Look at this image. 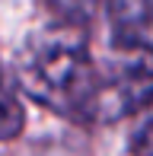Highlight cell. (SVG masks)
I'll list each match as a JSON object with an SVG mask.
<instances>
[{"label":"cell","instance_id":"cell-1","mask_svg":"<svg viewBox=\"0 0 153 156\" xmlns=\"http://www.w3.org/2000/svg\"><path fill=\"white\" fill-rule=\"evenodd\" d=\"M99 54L83 26L54 23L38 29L16 58V83L32 102L54 115L83 124L93 99Z\"/></svg>","mask_w":153,"mask_h":156},{"label":"cell","instance_id":"cell-2","mask_svg":"<svg viewBox=\"0 0 153 156\" xmlns=\"http://www.w3.org/2000/svg\"><path fill=\"white\" fill-rule=\"evenodd\" d=\"M147 105H153V48L144 41H112V48L99 54V73L83 127L115 124Z\"/></svg>","mask_w":153,"mask_h":156},{"label":"cell","instance_id":"cell-3","mask_svg":"<svg viewBox=\"0 0 153 156\" xmlns=\"http://www.w3.org/2000/svg\"><path fill=\"white\" fill-rule=\"evenodd\" d=\"M105 13L118 45L141 41V35L153 26V0H105Z\"/></svg>","mask_w":153,"mask_h":156},{"label":"cell","instance_id":"cell-4","mask_svg":"<svg viewBox=\"0 0 153 156\" xmlns=\"http://www.w3.org/2000/svg\"><path fill=\"white\" fill-rule=\"evenodd\" d=\"M26 124V112L23 102L16 96V86L10 83L3 70V61H0V140H13Z\"/></svg>","mask_w":153,"mask_h":156},{"label":"cell","instance_id":"cell-5","mask_svg":"<svg viewBox=\"0 0 153 156\" xmlns=\"http://www.w3.org/2000/svg\"><path fill=\"white\" fill-rule=\"evenodd\" d=\"M54 13H58V23H70V26H86L96 16L105 0H45Z\"/></svg>","mask_w":153,"mask_h":156},{"label":"cell","instance_id":"cell-6","mask_svg":"<svg viewBox=\"0 0 153 156\" xmlns=\"http://www.w3.org/2000/svg\"><path fill=\"white\" fill-rule=\"evenodd\" d=\"M131 150H134L137 156H153V121H147L137 131L134 144H131Z\"/></svg>","mask_w":153,"mask_h":156}]
</instances>
